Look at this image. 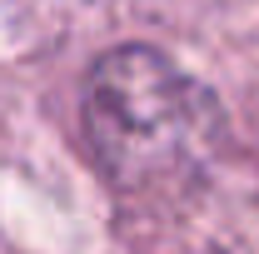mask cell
Returning a JSON list of instances; mask_svg holds the SVG:
<instances>
[{
  "label": "cell",
  "instance_id": "1",
  "mask_svg": "<svg viewBox=\"0 0 259 254\" xmlns=\"http://www.w3.org/2000/svg\"><path fill=\"white\" fill-rule=\"evenodd\" d=\"M85 145L115 190L169 194L209 170L225 145V115L220 100L169 55L120 45L90 65Z\"/></svg>",
  "mask_w": 259,
  "mask_h": 254
}]
</instances>
